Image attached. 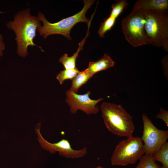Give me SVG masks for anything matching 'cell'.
<instances>
[{"instance_id": "6da1fadb", "label": "cell", "mask_w": 168, "mask_h": 168, "mask_svg": "<svg viewBox=\"0 0 168 168\" xmlns=\"http://www.w3.org/2000/svg\"><path fill=\"white\" fill-rule=\"evenodd\" d=\"M40 25V21L37 17L30 14L29 9L18 12L14 16V21L7 24L8 28L13 30L16 34L17 53L19 55L25 57L28 54L29 46H37L34 43V39L36 30Z\"/></svg>"}, {"instance_id": "7a4b0ae2", "label": "cell", "mask_w": 168, "mask_h": 168, "mask_svg": "<svg viewBox=\"0 0 168 168\" xmlns=\"http://www.w3.org/2000/svg\"><path fill=\"white\" fill-rule=\"evenodd\" d=\"M100 110L105 126L111 133L127 138L133 136L135 129L133 117L121 105L103 102Z\"/></svg>"}, {"instance_id": "3957f363", "label": "cell", "mask_w": 168, "mask_h": 168, "mask_svg": "<svg viewBox=\"0 0 168 168\" xmlns=\"http://www.w3.org/2000/svg\"><path fill=\"white\" fill-rule=\"evenodd\" d=\"M83 1L84 6L80 12L72 16L63 18L56 23L49 22L46 19L44 15L40 12L37 17L43 23V26L40 25L37 29L40 35L46 39L50 35L60 34L71 40L70 30L75 24L78 22H84L88 25L91 21L86 18V13L93 4L95 1L88 0Z\"/></svg>"}, {"instance_id": "277c9868", "label": "cell", "mask_w": 168, "mask_h": 168, "mask_svg": "<svg viewBox=\"0 0 168 168\" xmlns=\"http://www.w3.org/2000/svg\"><path fill=\"white\" fill-rule=\"evenodd\" d=\"M147 11L133 10L122 21V32L127 41L133 47L151 44L145 28Z\"/></svg>"}, {"instance_id": "5b68a950", "label": "cell", "mask_w": 168, "mask_h": 168, "mask_svg": "<svg viewBox=\"0 0 168 168\" xmlns=\"http://www.w3.org/2000/svg\"><path fill=\"white\" fill-rule=\"evenodd\" d=\"M145 28L151 44L168 51L167 10L147 11Z\"/></svg>"}, {"instance_id": "8992f818", "label": "cell", "mask_w": 168, "mask_h": 168, "mask_svg": "<svg viewBox=\"0 0 168 168\" xmlns=\"http://www.w3.org/2000/svg\"><path fill=\"white\" fill-rule=\"evenodd\" d=\"M144 154L141 138L132 136L121 141L116 146L110 158L111 164L123 166L133 164Z\"/></svg>"}, {"instance_id": "52a82bcc", "label": "cell", "mask_w": 168, "mask_h": 168, "mask_svg": "<svg viewBox=\"0 0 168 168\" xmlns=\"http://www.w3.org/2000/svg\"><path fill=\"white\" fill-rule=\"evenodd\" d=\"M143 131L141 139L143 143L145 154L153 155L167 142L168 131L157 128L145 114L142 115Z\"/></svg>"}, {"instance_id": "ba28073f", "label": "cell", "mask_w": 168, "mask_h": 168, "mask_svg": "<svg viewBox=\"0 0 168 168\" xmlns=\"http://www.w3.org/2000/svg\"><path fill=\"white\" fill-rule=\"evenodd\" d=\"M40 124L38 128L35 129L38 140L41 147L51 154L58 152L61 156L70 159L82 158L87 154V149L86 147L79 150H75L72 147L69 141L66 139H63L54 143L47 141L42 136L40 132Z\"/></svg>"}, {"instance_id": "9c48e42d", "label": "cell", "mask_w": 168, "mask_h": 168, "mask_svg": "<svg viewBox=\"0 0 168 168\" xmlns=\"http://www.w3.org/2000/svg\"><path fill=\"white\" fill-rule=\"evenodd\" d=\"M91 92L88 91L86 94H78L69 90L66 92L65 101L70 107V112L76 114L78 110H81L86 114H96L99 111L97 104L104 99L101 98L93 100L90 98Z\"/></svg>"}, {"instance_id": "30bf717a", "label": "cell", "mask_w": 168, "mask_h": 168, "mask_svg": "<svg viewBox=\"0 0 168 168\" xmlns=\"http://www.w3.org/2000/svg\"><path fill=\"white\" fill-rule=\"evenodd\" d=\"M165 10L168 9L167 0H138L135 2L133 10Z\"/></svg>"}, {"instance_id": "8fae6325", "label": "cell", "mask_w": 168, "mask_h": 168, "mask_svg": "<svg viewBox=\"0 0 168 168\" xmlns=\"http://www.w3.org/2000/svg\"><path fill=\"white\" fill-rule=\"evenodd\" d=\"M115 64V62L111 57L105 53L98 61L90 62L87 69L91 74L93 76L98 72L106 70L114 66Z\"/></svg>"}, {"instance_id": "7c38bea8", "label": "cell", "mask_w": 168, "mask_h": 168, "mask_svg": "<svg viewBox=\"0 0 168 168\" xmlns=\"http://www.w3.org/2000/svg\"><path fill=\"white\" fill-rule=\"evenodd\" d=\"M88 36L86 35L85 38L79 43L78 48L73 55L69 57L67 54H65L61 57L59 62L63 64L65 69H73L76 68V59L79 53L83 49V46Z\"/></svg>"}, {"instance_id": "4fadbf2b", "label": "cell", "mask_w": 168, "mask_h": 168, "mask_svg": "<svg viewBox=\"0 0 168 168\" xmlns=\"http://www.w3.org/2000/svg\"><path fill=\"white\" fill-rule=\"evenodd\" d=\"M93 76L87 68L84 70L79 71L72 80L71 86L69 90L77 93L80 87L85 84Z\"/></svg>"}, {"instance_id": "5bb4252c", "label": "cell", "mask_w": 168, "mask_h": 168, "mask_svg": "<svg viewBox=\"0 0 168 168\" xmlns=\"http://www.w3.org/2000/svg\"><path fill=\"white\" fill-rule=\"evenodd\" d=\"M152 157L155 161L162 163V166L160 168H168V142H166Z\"/></svg>"}, {"instance_id": "9a60e30c", "label": "cell", "mask_w": 168, "mask_h": 168, "mask_svg": "<svg viewBox=\"0 0 168 168\" xmlns=\"http://www.w3.org/2000/svg\"><path fill=\"white\" fill-rule=\"evenodd\" d=\"M135 168H160L153 159L152 155L144 154Z\"/></svg>"}, {"instance_id": "2e32d148", "label": "cell", "mask_w": 168, "mask_h": 168, "mask_svg": "<svg viewBox=\"0 0 168 168\" xmlns=\"http://www.w3.org/2000/svg\"><path fill=\"white\" fill-rule=\"evenodd\" d=\"M129 3L125 0H120L113 4L110 12V16L117 19L127 8Z\"/></svg>"}, {"instance_id": "e0dca14e", "label": "cell", "mask_w": 168, "mask_h": 168, "mask_svg": "<svg viewBox=\"0 0 168 168\" xmlns=\"http://www.w3.org/2000/svg\"><path fill=\"white\" fill-rule=\"evenodd\" d=\"M116 19L109 16L104 20L103 22L101 23L98 31V34L100 37L101 38L105 37V34L106 32L110 30L114 26Z\"/></svg>"}, {"instance_id": "ac0fdd59", "label": "cell", "mask_w": 168, "mask_h": 168, "mask_svg": "<svg viewBox=\"0 0 168 168\" xmlns=\"http://www.w3.org/2000/svg\"><path fill=\"white\" fill-rule=\"evenodd\" d=\"M76 67L73 69H65L61 71L56 76L60 84H63L65 80L68 79L72 80L79 72Z\"/></svg>"}, {"instance_id": "d6986e66", "label": "cell", "mask_w": 168, "mask_h": 168, "mask_svg": "<svg viewBox=\"0 0 168 168\" xmlns=\"http://www.w3.org/2000/svg\"><path fill=\"white\" fill-rule=\"evenodd\" d=\"M156 118L162 120L168 127V111L162 108L160 109V112L156 115Z\"/></svg>"}, {"instance_id": "ffe728a7", "label": "cell", "mask_w": 168, "mask_h": 168, "mask_svg": "<svg viewBox=\"0 0 168 168\" xmlns=\"http://www.w3.org/2000/svg\"><path fill=\"white\" fill-rule=\"evenodd\" d=\"M5 48V44L3 41L2 35L0 34V57L2 56L3 54L2 52Z\"/></svg>"}, {"instance_id": "44dd1931", "label": "cell", "mask_w": 168, "mask_h": 168, "mask_svg": "<svg viewBox=\"0 0 168 168\" xmlns=\"http://www.w3.org/2000/svg\"><path fill=\"white\" fill-rule=\"evenodd\" d=\"M93 168H103L101 166H96L95 167H93Z\"/></svg>"}]
</instances>
